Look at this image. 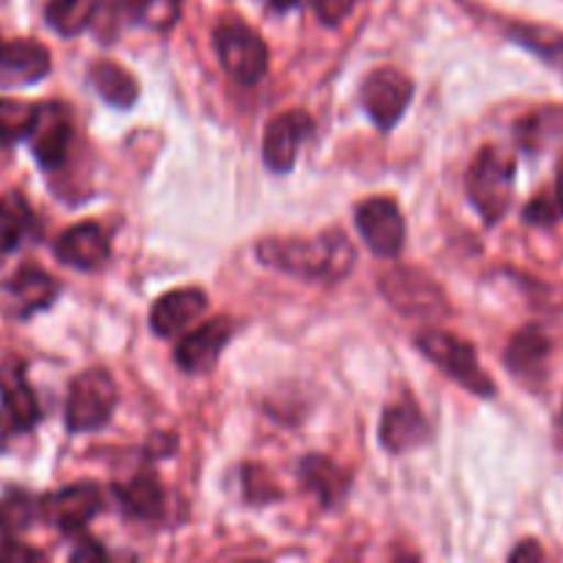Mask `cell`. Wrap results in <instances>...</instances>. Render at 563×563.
<instances>
[{
  "mask_svg": "<svg viewBox=\"0 0 563 563\" xmlns=\"http://www.w3.org/2000/svg\"><path fill=\"white\" fill-rule=\"evenodd\" d=\"M55 256L60 264L80 273H93V269L104 267L110 258V240L99 223H77L66 229L55 242Z\"/></svg>",
  "mask_w": 563,
  "mask_h": 563,
  "instance_id": "cell-14",
  "label": "cell"
},
{
  "mask_svg": "<svg viewBox=\"0 0 563 563\" xmlns=\"http://www.w3.org/2000/svg\"><path fill=\"white\" fill-rule=\"evenodd\" d=\"M416 93V82L394 66H379L363 80L361 102L366 113L372 115L379 130H394L405 110L410 108V99Z\"/></svg>",
  "mask_w": 563,
  "mask_h": 563,
  "instance_id": "cell-7",
  "label": "cell"
},
{
  "mask_svg": "<svg viewBox=\"0 0 563 563\" xmlns=\"http://www.w3.org/2000/svg\"><path fill=\"white\" fill-rule=\"evenodd\" d=\"M115 500L126 515L137 517V520H157L163 515L165 506V489L154 473L143 471L126 484H115L113 487Z\"/></svg>",
  "mask_w": 563,
  "mask_h": 563,
  "instance_id": "cell-21",
  "label": "cell"
},
{
  "mask_svg": "<svg viewBox=\"0 0 563 563\" xmlns=\"http://www.w3.org/2000/svg\"><path fill=\"white\" fill-rule=\"evenodd\" d=\"M44 555L38 550L22 548L20 542H5L0 550V561H42Z\"/></svg>",
  "mask_w": 563,
  "mask_h": 563,
  "instance_id": "cell-31",
  "label": "cell"
},
{
  "mask_svg": "<svg viewBox=\"0 0 563 563\" xmlns=\"http://www.w3.org/2000/svg\"><path fill=\"white\" fill-rule=\"evenodd\" d=\"M36 119L38 104L0 97V143L3 146H14V143L31 137Z\"/></svg>",
  "mask_w": 563,
  "mask_h": 563,
  "instance_id": "cell-25",
  "label": "cell"
},
{
  "mask_svg": "<svg viewBox=\"0 0 563 563\" xmlns=\"http://www.w3.org/2000/svg\"><path fill=\"white\" fill-rule=\"evenodd\" d=\"M181 0H135V20L154 31H170L179 22Z\"/></svg>",
  "mask_w": 563,
  "mask_h": 563,
  "instance_id": "cell-27",
  "label": "cell"
},
{
  "mask_svg": "<svg viewBox=\"0 0 563 563\" xmlns=\"http://www.w3.org/2000/svg\"><path fill=\"white\" fill-rule=\"evenodd\" d=\"M467 196L489 225L498 223L511 207L515 198V159L500 152L498 146H487L476 154L467 170Z\"/></svg>",
  "mask_w": 563,
  "mask_h": 563,
  "instance_id": "cell-2",
  "label": "cell"
},
{
  "mask_svg": "<svg viewBox=\"0 0 563 563\" xmlns=\"http://www.w3.org/2000/svg\"><path fill=\"white\" fill-rule=\"evenodd\" d=\"M300 484L302 489L317 495L322 506H335L346 495L352 478L344 467L335 465L328 456L311 454L300 462Z\"/></svg>",
  "mask_w": 563,
  "mask_h": 563,
  "instance_id": "cell-18",
  "label": "cell"
},
{
  "mask_svg": "<svg viewBox=\"0 0 563 563\" xmlns=\"http://www.w3.org/2000/svg\"><path fill=\"white\" fill-rule=\"evenodd\" d=\"M104 555L108 553L97 542H80V548L71 553V561H102Z\"/></svg>",
  "mask_w": 563,
  "mask_h": 563,
  "instance_id": "cell-32",
  "label": "cell"
},
{
  "mask_svg": "<svg viewBox=\"0 0 563 563\" xmlns=\"http://www.w3.org/2000/svg\"><path fill=\"white\" fill-rule=\"evenodd\" d=\"M5 291L11 295L16 306V317H31V313L42 311V308L53 306V300L58 297V284L53 280V275H47L38 267H22L20 273H14V278L5 284Z\"/></svg>",
  "mask_w": 563,
  "mask_h": 563,
  "instance_id": "cell-20",
  "label": "cell"
},
{
  "mask_svg": "<svg viewBox=\"0 0 563 563\" xmlns=\"http://www.w3.org/2000/svg\"><path fill=\"white\" fill-rule=\"evenodd\" d=\"M418 350L434 363V366L443 368L451 379L467 388L476 396H495V383L487 372L478 363L476 350H473L467 341L456 339V335L443 333V330H427V333L418 335Z\"/></svg>",
  "mask_w": 563,
  "mask_h": 563,
  "instance_id": "cell-5",
  "label": "cell"
},
{
  "mask_svg": "<svg viewBox=\"0 0 563 563\" xmlns=\"http://www.w3.org/2000/svg\"><path fill=\"white\" fill-rule=\"evenodd\" d=\"M311 3L317 9L319 20L328 22V25H339V22H344L352 14L357 0H311Z\"/></svg>",
  "mask_w": 563,
  "mask_h": 563,
  "instance_id": "cell-30",
  "label": "cell"
},
{
  "mask_svg": "<svg viewBox=\"0 0 563 563\" xmlns=\"http://www.w3.org/2000/svg\"><path fill=\"white\" fill-rule=\"evenodd\" d=\"M49 49L33 38H16L0 47V88L33 86L49 75Z\"/></svg>",
  "mask_w": 563,
  "mask_h": 563,
  "instance_id": "cell-15",
  "label": "cell"
},
{
  "mask_svg": "<svg viewBox=\"0 0 563 563\" xmlns=\"http://www.w3.org/2000/svg\"><path fill=\"white\" fill-rule=\"evenodd\" d=\"M99 3L102 0H49L44 16H47V25L55 33L71 38L91 25L99 11Z\"/></svg>",
  "mask_w": 563,
  "mask_h": 563,
  "instance_id": "cell-24",
  "label": "cell"
},
{
  "mask_svg": "<svg viewBox=\"0 0 563 563\" xmlns=\"http://www.w3.org/2000/svg\"><path fill=\"white\" fill-rule=\"evenodd\" d=\"M71 135H75V126H71V113L64 102L38 104V119L27 141H31L33 157L44 170H58L64 165Z\"/></svg>",
  "mask_w": 563,
  "mask_h": 563,
  "instance_id": "cell-10",
  "label": "cell"
},
{
  "mask_svg": "<svg viewBox=\"0 0 563 563\" xmlns=\"http://www.w3.org/2000/svg\"><path fill=\"white\" fill-rule=\"evenodd\" d=\"M522 559H533V561H542L544 559V553H542V548H539L537 542H522L520 548L515 550V553H511V561H522Z\"/></svg>",
  "mask_w": 563,
  "mask_h": 563,
  "instance_id": "cell-33",
  "label": "cell"
},
{
  "mask_svg": "<svg viewBox=\"0 0 563 563\" xmlns=\"http://www.w3.org/2000/svg\"><path fill=\"white\" fill-rule=\"evenodd\" d=\"M119 390L104 368H88L69 385L66 396V429L71 434L97 432L113 418Z\"/></svg>",
  "mask_w": 563,
  "mask_h": 563,
  "instance_id": "cell-4",
  "label": "cell"
},
{
  "mask_svg": "<svg viewBox=\"0 0 563 563\" xmlns=\"http://www.w3.org/2000/svg\"><path fill=\"white\" fill-rule=\"evenodd\" d=\"M31 207L20 192H9L0 198V262L22 245L25 234L31 231Z\"/></svg>",
  "mask_w": 563,
  "mask_h": 563,
  "instance_id": "cell-23",
  "label": "cell"
},
{
  "mask_svg": "<svg viewBox=\"0 0 563 563\" xmlns=\"http://www.w3.org/2000/svg\"><path fill=\"white\" fill-rule=\"evenodd\" d=\"M33 517H36V506L27 495L14 493L0 504V531L5 533H20L31 528Z\"/></svg>",
  "mask_w": 563,
  "mask_h": 563,
  "instance_id": "cell-28",
  "label": "cell"
},
{
  "mask_svg": "<svg viewBox=\"0 0 563 563\" xmlns=\"http://www.w3.org/2000/svg\"><path fill=\"white\" fill-rule=\"evenodd\" d=\"M88 75H91V86L97 88L99 97H102L104 102L115 104V108H130L137 99L135 77H132L124 66L115 64V60H97Z\"/></svg>",
  "mask_w": 563,
  "mask_h": 563,
  "instance_id": "cell-22",
  "label": "cell"
},
{
  "mask_svg": "<svg viewBox=\"0 0 563 563\" xmlns=\"http://www.w3.org/2000/svg\"><path fill=\"white\" fill-rule=\"evenodd\" d=\"M214 49L225 75L236 86H256L269 66V53L264 38L242 20H223L214 27Z\"/></svg>",
  "mask_w": 563,
  "mask_h": 563,
  "instance_id": "cell-3",
  "label": "cell"
},
{
  "mask_svg": "<svg viewBox=\"0 0 563 563\" xmlns=\"http://www.w3.org/2000/svg\"><path fill=\"white\" fill-rule=\"evenodd\" d=\"M379 289H383L385 300L396 311L405 313V317L434 319L449 311L443 289L432 278H427V275L412 267H399L394 273H385L383 280H379Z\"/></svg>",
  "mask_w": 563,
  "mask_h": 563,
  "instance_id": "cell-6",
  "label": "cell"
},
{
  "mask_svg": "<svg viewBox=\"0 0 563 563\" xmlns=\"http://www.w3.org/2000/svg\"><path fill=\"white\" fill-rule=\"evenodd\" d=\"M313 132V119L306 110H286L269 119L267 130H264L262 157L264 165L275 174H286L295 165L297 152H300L302 141Z\"/></svg>",
  "mask_w": 563,
  "mask_h": 563,
  "instance_id": "cell-12",
  "label": "cell"
},
{
  "mask_svg": "<svg viewBox=\"0 0 563 563\" xmlns=\"http://www.w3.org/2000/svg\"><path fill=\"white\" fill-rule=\"evenodd\" d=\"M42 421V407L25 377V363L5 361L0 366V438L31 432Z\"/></svg>",
  "mask_w": 563,
  "mask_h": 563,
  "instance_id": "cell-8",
  "label": "cell"
},
{
  "mask_svg": "<svg viewBox=\"0 0 563 563\" xmlns=\"http://www.w3.org/2000/svg\"><path fill=\"white\" fill-rule=\"evenodd\" d=\"M355 225L363 242L379 258L399 256L405 247L407 229L394 198H366L355 212Z\"/></svg>",
  "mask_w": 563,
  "mask_h": 563,
  "instance_id": "cell-9",
  "label": "cell"
},
{
  "mask_svg": "<svg viewBox=\"0 0 563 563\" xmlns=\"http://www.w3.org/2000/svg\"><path fill=\"white\" fill-rule=\"evenodd\" d=\"M102 509V493L97 484L80 482L47 495L42 504L44 520L60 533H80Z\"/></svg>",
  "mask_w": 563,
  "mask_h": 563,
  "instance_id": "cell-11",
  "label": "cell"
},
{
  "mask_svg": "<svg viewBox=\"0 0 563 563\" xmlns=\"http://www.w3.org/2000/svg\"><path fill=\"white\" fill-rule=\"evenodd\" d=\"M207 295L196 286H185V289H174L168 295L159 297L152 308V330L163 339H174V335L185 333L192 322L203 317L207 311Z\"/></svg>",
  "mask_w": 563,
  "mask_h": 563,
  "instance_id": "cell-16",
  "label": "cell"
},
{
  "mask_svg": "<svg viewBox=\"0 0 563 563\" xmlns=\"http://www.w3.org/2000/svg\"><path fill=\"white\" fill-rule=\"evenodd\" d=\"M561 214L563 212H561V203H559V198H555V192H542V196H537L526 207V220L528 223H537V225L555 223Z\"/></svg>",
  "mask_w": 563,
  "mask_h": 563,
  "instance_id": "cell-29",
  "label": "cell"
},
{
  "mask_svg": "<svg viewBox=\"0 0 563 563\" xmlns=\"http://www.w3.org/2000/svg\"><path fill=\"white\" fill-rule=\"evenodd\" d=\"M555 198H559L561 212H563V159H561V165H559V176H555Z\"/></svg>",
  "mask_w": 563,
  "mask_h": 563,
  "instance_id": "cell-34",
  "label": "cell"
},
{
  "mask_svg": "<svg viewBox=\"0 0 563 563\" xmlns=\"http://www.w3.org/2000/svg\"><path fill=\"white\" fill-rule=\"evenodd\" d=\"M550 357V339L539 328H522L520 333L511 339L509 350H506V366L515 377L528 379H542L544 366Z\"/></svg>",
  "mask_w": 563,
  "mask_h": 563,
  "instance_id": "cell-19",
  "label": "cell"
},
{
  "mask_svg": "<svg viewBox=\"0 0 563 563\" xmlns=\"http://www.w3.org/2000/svg\"><path fill=\"white\" fill-rule=\"evenodd\" d=\"M258 262L278 273L297 275L306 280H324L335 284L344 280L355 269V247L346 240L344 231L333 229L313 240H280V236H267L256 245Z\"/></svg>",
  "mask_w": 563,
  "mask_h": 563,
  "instance_id": "cell-1",
  "label": "cell"
},
{
  "mask_svg": "<svg viewBox=\"0 0 563 563\" xmlns=\"http://www.w3.org/2000/svg\"><path fill=\"white\" fill-rule=\"evenodd\" d=\"M231 335H234V322L229 317L209 319V322H203L201 328H196L179 341L176 363L187 374L212 372L218 366L220 355H223L225 344L231 341Z\"/></svg>",
  "mask_w": 563,
  "mask_h": 563,
  "instance_id": "cell-13",
  "label": "cell"
},
{
  "mask_svg": "<svg viewBox=\"0 0 563 563\" xmlns=\"http://www.w3.org/2000/svg\"><path fill=\"white\" fill-rule=\"evenodd\" d=\"M522 146L539 152L548 148L550 143L563 141V108H542L528 115L520 124Z\"/></svg>",
  "mask_w": 563,
  "mask_h": 563,
  "instance_id": "cell-26",
  "label": "cell"
},
{
  "mask_svg": "<svg viewBox=\"0 0 563 563\" xmlns=\"http://www.w3.org/2000/svg\"><path fill=\"white\" fill-rule=\"evenodd\" d=\"M0 47H3V44H0Z\"/></svg>",
  "mask_w": 563,
  "mask_h": 563,
  "instance_id": "cell-35",
  "label": "cell"
},
{
  "mask_svg": "<svg viewBox=\"0 0 563 563\" xmlns=\"http://www.w3.org/2000/svg\"><path fill=\"white\" fill-rule=\"evenodd\" d=\"M429 440V423L412 405H390L379 423V443L390 454H407Z\"/></svg>",
  "mask_w": 563,
  "mask_h": 563,
  "instance_id": "cell-17",
  "label": "cell"
}]
</instances>
